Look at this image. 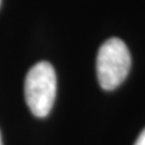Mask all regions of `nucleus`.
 I'll return each instance as SVG.
<instances>
[{
  "mask_svg": "<svg viewBox=\"0 0 145 145\" xmlns=\"http://www.w3.org/2000/svg\"><path fill=\"white\" fill-rule=\"evenodd\" d=\"M57 90L55 69L50 62L39 61L28 71L25 78V100L31 113L46 117L52 111Z\"/></svg>",
  "mask_w": 145,
  "mask_h": 145,
  "instance_id": "nucleus-1",
  "label": "nucleus"
},
{
  "mask_svg": "<svg viewBox=\"0 0 145 145\" xmlns=\"http://www.w3.org/2000/svg\"><path fill=\"white\" fill-rule=\"evenodd\" d=\"M131 56L123 40L111 38L100 46L96 59L97 78L104 90L117 88L128 76Z\"/></svg>",
  "mask_w": 145,
  "mask_h": 145,
  "instance_id": "nucleus-2",
  "label": "nucleus"
},
{
  "mask_svg": "<svg viewBox=\"0 0 145 145\" xmlns=\"http://www.w3.org/2000/svg\"><path fill=\"white\" fill-rule=\"evenodd\" d=\"M135 145H145V128L142 130V132L139 135Z\"/></svg>",
  "mask_w": 145,
  "mask_h": 145,
  "instance_id": "nucleus-3",
  "label": "nucleus"
},
{
  "mask_svg": "<svg viewBox=\"0 0 145 145\" xmlns=\"http://www.w3.org/2000/svg\"><path fill=\"white\" fill-rule=\"evenodd\" d=\"M0 145H2V140H1V132H0Z\"/></svg>",
  "mask_w": 145,
  "mask_h": 145,
  "instance_id": "nucleus-4",
  "label": "nucleus"
},
{
  "mask_svg": "<svg viewBox=\"0 0 145 145\" xmlns=\"http://www.w3.org/2000/svg\"><path fill=\"white\" fill-rule=\"evenodd\" d=\"M0 5H1V0H0Z\"/></svg>",
  "mask_w": 145,
  "mask_h": 145,
  "instance_id": "nucleus-5",
  "label": "nucleus"
}]
</instances>
